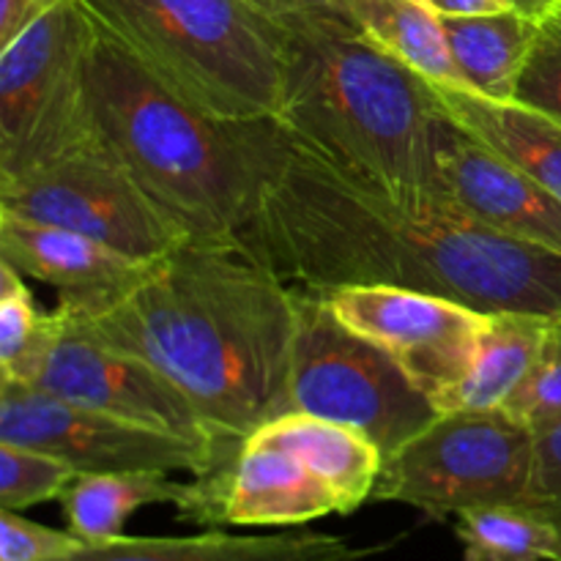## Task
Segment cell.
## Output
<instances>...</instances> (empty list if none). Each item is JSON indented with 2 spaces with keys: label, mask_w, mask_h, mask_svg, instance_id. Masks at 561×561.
<instances>
[{
  "label": "cell",
  "mask_w": 561,
  "mask_h": 561,
  "mask_svg": "<svg viewBox=\"0 0 561 561\" xmlns=\"http://www.w3.org/2000/svg\"><path fill=\"white\" fill-rule=\"evenodd\" d=\"M55 0H0V49L33 25Z\"/></svg>",
  "instance_id": "obj_30"
},
{
  "label": "cell",
  "mask_w": 561,
  "mask_h": 561,
  "mask_svg": "<svg viewBox=\"0 0 561 561\" xmlns=\"http://www.w3.org/2000/svg\"><path fill=\"white\" fill-rule=\"evenodd\" d=\"M433 192L474 222L561 255V201L442 110L433 129Z\"/></svg>",
  "instance_id": "obj_13"
},
{
  "label": "cell",
  "mask_w": 561,
  "mask_h": 561,
  "mask_svg": "<svg viewBox=\"0 0 561 561\" xmlns=\"http://www.w3.org/2000/svg\"><path fill=\"white\" fill-rule=\"evenodd\" d=\"M321 294L351 332L381 345L431 400L463 381L488 321L474 307L409 288L351 285Z\"/></svg>",
  "instance_id": "obj_11"
},
{
  "label": "cell",
  "mask_w": 561,
  "mask_h": 561,
  "mask_svg": "<svg viewBox=\"0 0 561 561\" xmlns=\"http://www.w3.org/2000/svg\"><path fill=\"white\" fill-rule=\"evenodd\" d=\"M551 318L526 312H493L477 343L474 362L463 381L433 400L438 414L496 411L513 400L529 378Z\"/></svg>",
  "instance_id": "obj_19"
},
{
  "label": "cell",
  "mask_w": 561,
  "mask_h": 561,
  "mask_svg": "<svg viewBox=\"0 0 561 561\" xmlns=\"http://www.w3.org/2000/svg\"><path fill=\"white\" fill-rule=\"evenodd\" d=\"M91 115L99 137L186 241L241 244L277 118L222 121L192 107L102 25L91 58Z\"/></svg>",
  "instance_id": "obj_4"
},
{
  "label": "cell",
  "mask_w": 561,
  "mask_h": 561,
  "mask_svg": "<svg viewBox=\"0 0 561 561\" xmlns=\"http://www.w3.org/2000/svg\"><path fill=\"white\" fill-rule=\"evenodd\" d=\"M241 244L288 285H387L474 310L561 318V255L474 222L438 195H405L343 173L274 129Z\"/></svg>",
  "instance_id": "obj_1"
},
{
  "label": "cell",
  "mask_w": 561,
  "mask_h": 561,
  "mask_svg": "<svg viewBox=\"0 0 561 561\" xmlns=\"http://www.w3.org/2000/svg\"><path fill=\"white\" fill-rule=\"evenodd\" d=\"M0 261L49 285L58 310L85 321L118 305L157 261H137L91 236L0 211Z\"/></svg>",
  "instance_id": "obj_15"
},
{
  "label": "cell",
  "mask_w": 561,
  "mask_h": 561,
  "mask_svg": "<svg viewBox=\"0 0 561 561\" xmlns=\"http://www.w3.org/2000/svg\"><path fill=\"white\" fill-rule=\"evenodd\" d=\"M268 16L312 14V11H345L348 0H247Z\"/></svg>",
  "instance_id": "obj_31"
},
{
  "label": "cell",
  "mask_w": 561,
  "mask_h": 561,
  "mask_svg": "<svg viewBox=\"0 0 561 561\" xmlns=\"http://www.w3.org/2000/svg\"><path fill=\"white\" fill-rule=\"evenodd\" d=\"M455 535L463 561H561V529L524 504L466 510Z\"/></svg>",
  "instance_id": "obj_24"
},
{
  "label": "cell",
  "mask_w": 561,
  "mask_h": 561,
  "mask_svg": "<svg viewBox=\"0 0 561 561\" xmlns=\"http://www.w3.org/2000/svg\"><path fill=\"white\" fill-rule=\"evenodd\" d=\"M345 11L378 47L427 82L458 85L442 20L425 5L416 0H348Z\"/></svg>",
  "instance_id": "obj_22"
},
{
  "label": "cell",
  "mask_w": 561,
  "mask_h": 561,
  "mask_svg": "<svg viewBox=\"0 0 561 561\" xmlns=\"http://www.w3.org/2000/svg\"><path fill=\"white\" fill-rule=\"evenodd\" d=\"M69 321L157 367L230 447L288 414L296 290L244 244L184 241L107 312Z\"/></svg>",
  "instance_id": "obj_2"
},
{
  "label": "cell",
  "mask_w": 561,
  "mask_h": 561,
  "mask_svg": "<svg viewBox=\"0 0 561 561\" xmlns=\"http://www.w3.org/2000/svg\"><path fill=\"white\" fill-rule=\"evenodd\" d=\"M442 25L458 85L499 102L513 99L540 22L520 11L502 9L491 14L444 16Z\"/></svg>",
  "instance_id": "obj_20"
},
{
  "label": "cell",
  "mask_w": 561,
  "mask_h": 561,
  "mask_svg": "<svg viewBox=\"0 0 561 561\" xmlns=\"http://www.w3.org/2000/svg\"><path fill=\"white\" fill-rule=\"evenodd\" d=\"M190 499V482H175L164 471H102L77 474L66 488L60 504L75 531L85 546L124 537L129 515L148 504H173L184 510Z\"/></svg>",
  "instance_id": "obj_21"
},
{
  "label": "cell",
  "mask_w": 561,
  "mask_h": 561,
  "mask_svg": "<svg viewBox=\"0 0 561 561\" xmlns=\"http://www.w3.org/2000/svg\"><path fill=\"white\" fill-rule=\"evenodd\" d=\"M77 471L55 455L0 442V510H25L64 496Z\"/></svg>",
  "instance_id": "obj_25"
},
{
  "label": "cell",
  "mask_w": 561,
  "mask_h": 561,
  "mask_svg": "<svg viewBox=\"0 0 561 561\" xmlns=\"http://www.w3.org/2000/svg\"><path fill=\"white\" fill-rule=\"evenodd\" d=\"M99 22L85 0H55L0 49V175H20L93 131Z\"/></svg>",
  "instance_id": "obj_7"
},
{
  "label": "cell",
  "mask_w": 561,
  "mask_h": 561,
  "mask_svg": "<svg viewBox=\"0 0 561 561\" xmlns=\"http://www.w3.org/2000/svg\"><path fill=\"white\" fill-rule=\"evenodd\" d=\"M0 442L55 455L77 474L190 471L197 477L206 474L217 458L241 449L203 447L173 433L82 409L44 389L11 381H0Z\"/></svg>",
  "instance_id": "obj_10"
},
{
  "label": "cell",
  "mask_w": 561,
  "mask_h": 561,
  "mask_svg": "<svg viewBox=\"0 0 561 561\" xmlns=\"http://www.w3.org/2000/svg\"><path fill=\"white\" fill-rule=\"evenodd\" d=\"M559 16H561V9H559Z\"/></svg>",
  "instance_id": "obj_34"
},
{
  "label": "cell",
  "mask_w": 561,
  "mask_h": 561,
  "mask_svg": "<svg viewBox=\"0 0 561 561\" xmlns=\"http://www.w3.org/2000/svg\"><path fill=\"white\" fill-rule=\"evenodd\" d=\"M504 411L535 433L561 422V318H551L540 356Z\"/></svg>",
  "instance_id": "obj_26"
},
{
  "label": "cell",
  "mask_w": 561,
  "mask_h": 561,
  "mask_svg": "<svg viewBox=\"0 0 561 561\" xmlns=\"http://www.w3.org/2000/svg\"><path fill=\"white\" fill-rule=\"evenodd\" d=\"M343 515L337 493L299 458L261 444L217 460L190 482L179 518L203 526H301Z\"/></svg>",
  "instance_id": "obj_14"
},
{
  "label": "cell",
  "mask_w": 561,
  "mask_h": 561,
  "mask_svg": "<svg viewBox=\"0 0 561 561\" xmlns=\"http://www.w3.org/2000/svg\"><path fill=\"white\" fill-rule=\"evenodd\" d=\"M515 102L529 104L561 124V16L540 22L535 47L520 69Z\"/></svg>",
  "instance_id": "obj_27"
},
{
  "label": "cell",
  "mask_w": 561,
  "mask_h": 561,
  "mask_svg": "<svg viewBox=\"0 0 561 561\" xmlns=\"http://www.w3.org/2000/svg\"><path fill=\"white\" fill-rule=\"evenodd\" d=\"M0 211L91 236L137 261H159L186 241L96 126L58 157L20 175H0Z\"/></svg>",
  "instance_id": "obj_9"
},
{
  "label": "cell",
  "mask_w": 561,
  "mask_h": 561,
  "mask_svg": "<svg viewBox=\"0 0 561 561\" xmlns=\"http://www.w3.org/2000/svg\"><path fill=\"white\" fill-rule=\"evenodd\" d=\"M64 329V312L42 310L25 277L0 261V381L33 387Z\"/></svg>",
  "instance_id": "obj_23"
},
{
  "label": "cell",
  "mask_w": 561,
  "mask_h": 561,
  "mask_svg": "<svg viewBox=\"0 0 561 561\" xmlns=\"http://www.w3.org/2000/svg\"><path fill=\"white\" fill-rule=\"evenodd\" d=\"M381 548L354 546L323 531L294 535H228L206 531L195 537H118L85 546L58 561H362Z\"/></svg>",
  "instance_id": "obj_16"
},
{
  "label": "cell",
  "mask_w": 561,
  "mask_h": 561,
  "mask_svg": "<svg viewBox=\"0 0 561 561\" xmlns=\"http://www.w3.org/2000/svg\"><path fill=\"white\" fill-rule=\"evenodd\" d=\"M427 11L444 20V16H471V14H491V11L510 9L504 0H416Z\"/></svg>",
  "instance_id": "obj_32"
},
{
  "label": "cell",
  "mask_w": 561,
  "mask_h": 561,
  "mask_svg": "<svg viewBox=\"0 0 561 561\" xmlns=\"http://www.w3.org/2000/svg\"><path fill=\"white\" fill-rule=\"evenodd\" d=\"M438 107L471 137L561 201V124L515 99L480 96L463 85L431 82Z\"/></svg>",
  "instance_id": "obj_17"
},
{
  "label": "cell",
  "mask_w": 561,
  "mask_h": 561,
  "mask_svg": "<svg viewBox=\"0 0 561 561\" xmlns=\"http://www.w3.org/2000/svg\"><path fill=\"white\" fill-rule=\"evenodd\" d=\"M513 11H520V14L531 16L537 22H546L548 16L559 14L561 0H504Z\"/></svg>",
  "instance_id": "obj_33"
},
{
  "label": "cell",
  "mask_w": 561,
  "mask_h": 561,
  "mask_svg": "<svg viewBox=\"0 0 561 561\" xmlns=\"http://www.w3.org/2000/svg\"><path fill=\"white\" fill-rule=\"evenodd\" d=\"M296 290V334L288 376V411L323 416L365 433L383 460L420 436L438 411L398 362L351 332L321 290Z\"/></svg>",
  "instance_id": "obj_6"
},
{
  "label": "cell",
  "mask_w": 561,
  "mask_h": 561,
  "mask_svg": "<svg viewBox=\"0 0 561 561\" xmlns=\"http://www.w3.org/2000/svg\"><path fill=\"white\" fill-rule=\"evenodd\" d=\"M535 466V431L510 411H455L383 460L373 502L409 504L449 518L491 504H520Z\"/></svg>",
  "instance_id": "obj_8"
},
{
  "label": "cell",
  "mask_w": 561,
  "mask_h": 561,
  "mask_svg": "<svg viewBox=\"0 0 561 561\" xmlns=\"http://www.w3.org/2000/svg\"><path fill=\"white\" fill-rule=\"evenodd\" d=\"M247 444L283 449L316 471L343 502V515L373 502L383 469V455L365 433L323 416L288 411L257 427Z\"/></svg>",
  "instance_id": "obj_18"
},
{
  "label": "cell",
  "mask_w": 561,
  "mask_h": 561,
  "mask_svg": "<svg viewBox=\"0 0 561 561\" xmlns=\"http://www.w3.org/2000/svg\"><path fill=\"white\" fill-rule=\"evenodd\" d=\"M520 504L561 529V422L535 433V466Z\"/></svg>",
  "instance_id": "obj_29"
},
{
  "label": "cell",
  "mask_w": 561,
  "mask_h": 561,
  "mask_svg": "<svg viewBox=\"0 0 561 561\" xmlns=\"http://www.w3.org/2000/svg\"><path fill=\"white\" fill-rule=\"evenodd\" d=\"M85 542L75 531L49 529L14 510H0V561H58Z\"/></svg>",
  "instance_id": "obj_28"
},
{
  "label": "cell",
  "mask_w": 561,
  "mask_h": 561,
  "mask_svg": "<svg viewBox=\"0 0 561 561\" xmlns=\"http://www.w3.org/2000/svg\"><path fill=\"white\" fill-rule=\"evenodd\" d=\"M33 387L82 409L102 411L151 431L173 433L203 447H230L208 431L190 398L168 376L148 362L80 332L69 318Z\"/></svg>",
  "instance_id": "obj_12"
},
{
  "label": "cell",
  "mask_w": 561,
  "mask_h": 561,
  "mask_svg": "<svg viewBox=\"0 0 561 561\" xmlns=\"http://www.w3.org/2000/svg\"><path fill=\"white\" fill-rule=\"evenodd\" d=\"M283 33L290 140L343 173L405 195L433 192V85L378 47L348 11L274 16Z\"/></svg>",
  "instance_id": "obj_3"
},
{
  "label": "cell",
  "mask_w": 561,
  "mask_h": 561,
  "mask_svg": "<svg viewBox=\"0 0 561 561\" xmlns=\"http://www.w3.org/2000/svg\"><path fill=\"white\" fill-rule=\"evenodd\" d=\"M99 25L192 107L222 121L279 118L283 33L247 0H85Z\"/></svg>",
  "instance_id": "obj_5"
}]
</instances>
